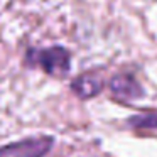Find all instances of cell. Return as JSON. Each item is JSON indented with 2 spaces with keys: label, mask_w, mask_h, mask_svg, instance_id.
<instances>
[{
  "label": "cell",
  "mask_w": 157,
  "mask_h": 157,
  "mask_svg": "<svg viewBox=\"0 0 157 157\" xmlns=\"http://www.w3.org/2000/svg\"><path fill=\"white\" fill-rule=\"evenodd\" d=\"M54 145V139L48 135L29 137L0 147V157H46Z\"/></svg>",
  "instance_id": "2"
},
{
  "label": "cell",
  "mask_w": 157,
  "mask_h": 157,
  "mask_svg": "<svg viewBox=\"0 0 157 157\" xmlns=\"http://www.w3.org/2000/svg\"><path fill=\"white\" fill-rule=\"evenodd\" d=\"M127 125L132 128H147L154 130L157 128V112H149V113H140L133 115L127 120Z\"/></svg>",
  "instance_id": "5"
},
{
  "label": "cell",
  "mask_w": 157,
  "mask_h": 157,
  "mask_svg": "<svg viewBox=\"0 0 157 157\" xmlns=\"http://www.w3.org/2000/svg\"><path fill=\"white\" fill-rule=\"evenodd\" d=\"M110 91L115 98L122 100V101H135V100H140L145 91H144L142 85L135 79L133 75H128V73H120V75H115L108 83Z\"/></svg>",
  "instance_id": "3"
},
{
  "label": "cell",
  "mask_w": 157,
  "mask_h": 157,
  "mask_svg": "<svg viewBox=\"0 0 157 157\" xmlns=\"http://www.w3.org/2000/svg\"><path fill=\"white\" fill-rule=\"evenodd\" d=\"M71 90L81 100L93 98L103 90V79L96 73H85L71 81Z\"/></svg>",
  "instance_id": "4"
},
{
  "label": "cell",
  "mask_w": 157,
  "mask_h": 157,
  "mask_svg": "<svg viewBox=\"0 0 157 157\" xmlns=\"http://www.w3.org/2000/svg\"><path fill=\"white\" fill-rule=\"evenodd\" d=\"M24 63L31 68L39 66L49 76L63 78L71 69V52L63 46H52L48 49L31 48L25 52Z\"/></svg>",
  "instance_id": "1"
}]
</instances>
